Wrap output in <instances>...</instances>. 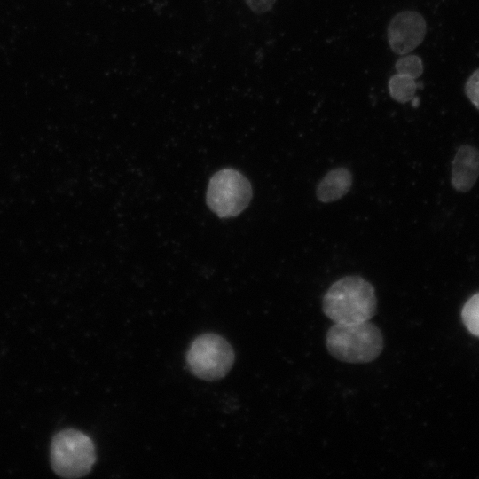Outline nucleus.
Here are the masks:
<instances>
[{"label":"nucleus","mask_w":479,"mask_h":479,"mask_svg":"<svg viewBox=\"0 0 479 479\" xmlns=\"http://www.w3.org/2000/svg\"><path fill=\"white\" fill-rule=\"evenodd\" d=\"M419 84L412 77L397 73L389 81V91L393 99L406 103L414 98Z\"/></svg>","instance_id":"9"},{"label":"nucleus","mask_w":479,"mask_h":479,"mask_svg":"<svg viewBox=\"0 0 479 479\" xmlns=\"http://www.w3.org/2000/svg\"><path fill=\"white\" fill-rule=\"evenodd\" d=\"M277 0H245L250 10L262 14L271 10Z\"/></svg>","instance_id":"13"},{"label":"nucleus","mask_w":479,"mask_h":479,"mask_svg":"<svg viewBox=\"0 0 479 479\" xmlns=\"http://www.w3.org/2000/svg\"><path fill=\"white\" fill-rule=\"evenodd\" d=\"M479 177V149L471 145L459 147L452 161L451 182L459 192L471 190Z\"/></svg>","instance_id":"7"},{"label":"nucleus","mask_w":479,"mask_h":479,"mask_svg":"<svg viewBox=\"0 0 479 479\" xmlns=\"http://www.w3.org/2000/svg\"><path fill=\"white\" fill-rule=\"evenodd\" d=\"M322 310L337 324L368 321L377 311L375 289L361 276H344L334 282L324 294Z\"/></svg>","instance_id":"1"},{"label":"nucleus","mask_w":479,"mask_h":479,"mask_svg":"<svg viewBox=\"0 0 479 479\" xmlns=\"http://www.w3.org/2000/svg\"><path fill=\"white\" fill-rule=\"evenodd\" d=\"M96 460L92 440L82 431L67 428L58 432L51 444V463L54 472L65 478L86 475Z\"/></svg>","instance_id":"3"},{"label":"nucleus","mask_w":479,"mask_h":479,"mask_svg":"<svg viewBox=\"0 0 479 479\" xmlns=\"http://www.w3.org/2000/svg\"><path fill=\"white\" fill-rule=\"evenodd\" d=\"M464 92L471 104L479 110V68L475 69L467 79Z\"/></svg>","instance_id":"12"},{"label":"nucleus","mask_w":479,"mask_h":479,"mask_svg":"<svg viewBox=\"0 0 479 479\" xmlns=\"http://www.w3.org/2000/svg\"><path fill=\"white\" fill-rule=\"evenodd\" d=\"M395 67L397 73L409 75L415 80L422 75L424 69L421 59L414 54H405L397 59Z\"/></svg>","instance_id":"11"},{"label":"nucleus","mask_w":479,"mask_h":479,"mask_svg":"<svg viewBox=\"0 0 479 479\" xmlns=\"http://www.w3.org/2000/svg\"><path fill=\"white\" fill-rule=\"evenodd\" d=\"M252 194L251 184L243 174L233 169H224L211 177L207 202L218 216L233 217L249 205Z\"/></svg>","instance_id":"5"},{"label":"nucleus","mask_w":479,"mask_h":479,"mask_svg":"<svg viewBox=\"0 0 479 479\" xmlns=\"http://www.w3.org/2000/svg\"><path fill=\"white\" fill-rule=\"evenodd\" d=\"M234 359L231 344L221 335L213 333L196 337L186 353V363L191 372L206 381H216L225 376L232 367Z\"/></svg>","instance_id":"4"},{"label":"nucleus","mask_w":479,"mask_h":479,"mask_svg":"<svg viewBox=\"0 0 479 479\" xmlns=\"http://www.w3.org/2000/svg\"><path fill=\"white\" fill-rule=\"evenodd\" d=\"M427 23L416 11H402L388 26V42L394 53L405 55L416 49L424 40Z\"/></svg>","instance_id":"6"},{"label":"nucleus","mask_w":479,"mask_h":479,"mask_svg":"<svg viewBox=\"0 0 479 479\" xmlns=\"http://www.w3.org/2000/svg\"><path fill=\"white\" fill-rule=\"evenodd\" d=\"M326 346L332 357L350 364L375 360L384 348L380 328L368 321L333 325L326 335Z\"/></svg>","instance_id":"2"},{"label":"nucleus","mask_w":479,"mask_h":479,"mask_svg":"<svg viewBox=\"0 0 479 479\" xmlns=\"http://www.w3.org/2000/svg\"><path fill=\"white\" fill-rule=\"evenodd\" d=\"M461 315L467 330L479 337V293L474 294L465 303Z\"/></svg>","instance_id":"10"},{"label":"nucleus","mask_w":479,"mask_h":479,"mask_svg":"<svg viewBox=\"0 0 479 479\" xmlns=\"http://www.w3.org/2000/svg\"><path fill=\"white\" fill-rule=\"evenodd\" d=\"M352 182V174L348 169L344 167L333 169L318 184L317 199L323 203L335 201L348 193Z\"/></svg>","instance_id":"8"}]
</instances>
